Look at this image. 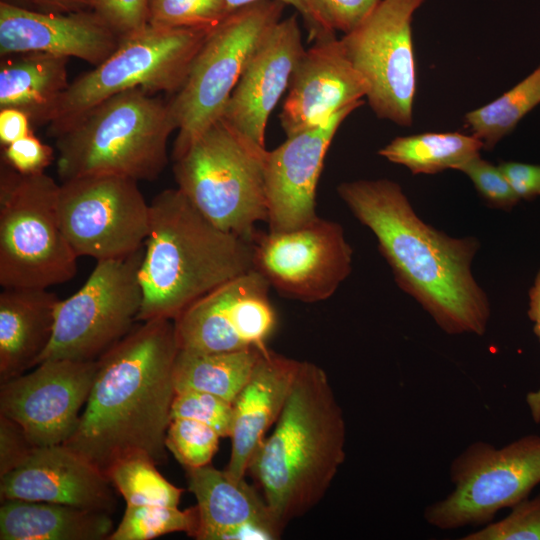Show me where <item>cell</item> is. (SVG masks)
Instances as JSON below:
<instances>
[{
  "label": "cell",
  "mask_w": 540,
  "mask_h": 540,
  "mask_svg": "<svg viewBox=\"0 0 540 540\" xmlns=\"http://www.w3.org/2000/svg\"><path fill=\"white\" fill-rule=\"evenodd\" d=\"M179 349L173 320L134 326L98 358L79 425L64 445L107 477L117 463L132 457L165 464Z\"/></svg>",
  "instance_id": "cell-1"
},
{
  "label": "cell",
  "mask_w": 540,
  "mask_h": 540,
  "mask_svg": "<svg viewBox=\"0 0 540 540\" xmlns=\"http://www.w3.org/2000/svg\"><path fill=\"white\" fill-rule=\"evenodd\" d=\"M337 192L375 235L398 286L444 332L485 333L490 302L471 267L480 247L478 239L454 238L424 222L392 180L342 182Z\"/></svg>",
  "instance_id": "cell-2"
},
{
  "label": "cell",
  "mask_w": 540,
  "mask_h": 540,
  "mask_svg": "<svg viewBox=\"0 0 540 540\" xmlns=\"http://www.w3.org/2000/svg\"><path fill=\"white\" fill-rule=\"evenodd\" d=\"M345 440L343 411L326 372L301 361L274 429L248 469L284 527L325 496L345 460Z\"/></svg>",
  "instance_id": "cell-3"
},
{
  "label": "cell",
  "mask_w": 540,
  "mask_h": 540,
  "mask_svg": "<svg viewBox=\"0 0 540 540\" xmlns=\"http://www.w3.org/2000/svg\"><path fill=\"white\" fill-rule=\"evenodd\" d=\"M252 268L250 242L215 226L178 188L166 189L150 203L138 320L174 321L195 301Z\"/></svg>",
  "instance_id": "cell-4"
},
{
  "label": "cell",
  "mask_w": 540,
  "mask_h": 540,
  "mask_svg": "<svg viewBox=\"0 0 540 540\" xmlns=\"http://www.w3.org/2000/svg\"><path fill=\"white\" fill-rule=\"evenodd\" d=\"M176 129L169 101L143 89L116 94L54 135L57 173L62 182L93 175L153 181L168 163Z\"/></svg>",
  "instance_id": "cell-5"
},
{
  "label": "cell",
  "mask_w": 540,
  "mask_h": 540,
  "mask_svg": "<svg viewBox=\"0 0 540 540\" xmlns=\"http://www.w3.org/2000/svg\"><path fill=\"white\" fill-rule=\"evenodd\" d=\"M266 153L221 118L174 159L178 189L215 226L250 242L268 217Z\"/></svg>",
  "instance_id": "cell-6"
},
{
  "label": "cell",
  "mask_w": 540,
  "mask_h": 540,
  "mask_svg": "<svg viewBox=\"0 0 540 540\" xmlns=\"http://www.w3.org/2000/svg\"><path fill=\"white\" fill-rule=\"evenodd\" d=\"M59 185L45 173L26 175L5 162L0 173V285L42 288L69 281L77 259L57 211Z\"/></svg>",
  "instance_id": "cell-7"
},
{
  "label": "cell",
  "mask_w": 540,
  "mask_h": 540,
  "mask_svg": "<svg viewBox=\"0 0 540 540\" xmlns=\"http://www.w3.org/2000/svg\"><path fill=\"white\" fill-rule=\"evenodd\" d=\"M213 28L147 24L122 36L112 54L69 84L49 117V133L54 136L96 104L131 89L175 94Z\"/></svg>",
  "instance_id": "cell-8"
},
{
  "label": "cell",
  "mask_w": 540,
  "mask_h": 540,
  "mask_svg": "<svg viewBox=\"0 0 540 540\" xmlns=\"http://www.w3.org/2000/svg\"><path fill=\"white\" fill-rule=\"evenodd\" d=\"M285 4L263 0L233 10L209 33L181 88L169 100L178 131L173 159L213 123L266 34L282 19Z\"/></svg>",
  "instance_id": "cell-9"
},
{
  "label": "cell",
  "mask_w": 540,
  "mask_h": 540,
  "mask_svg": "<svg viewBox=\"0 0 540 540\" xmlns=\"http://www.w3.org/2000/svg\"><path fill=\"white\" fill-rule=\"evenodd\" d=\"M450 479L452 492L425 508L426 522L441 530L487 524L540 483V436L502 447L476 441L452 461Z\"/></svg>",
  "instance_id": "cell-10"
},
{
  "label": "cell",
  "mask_w": 540,
  "mask_h": 540,
  "mask_svg": "<svg viewBox=\"0 0 540 540\" xmlns=\"http://www.w3.org/2000/svg\"><path fill=\"white\" fill-rule=\"evenodd\" d=\"M143 254L144 247L126 258L97 261L82 287L59 301L53 335L38 364L97 360L132 330L143 301Z\"/></svg>",
  "instance_id": "cell-11"
},
{
  "label": "cell",
  "mask_w": 540,
  "mask_h": 540,
  "mask_svg": "<svg viewBox=\"0 0 540 540\" xmlns=\"http://www.w3.org/2000/svg\"><path fill=\"white\" fill-rule=\"evenodd\" d=\"M137 182L123 176L93 175L59 185V221L78 257L121 259L144 247L150 204Z\"/></svg>",
  "instance_id": "cell-12"
},
{
  "label": "cell",
  "mask_w": 540,
  "mask_h": 540,
  "mask_svg": "<svg viewBox=\"0 0 540 540\" xmlns=\"http://www.w3.org/2000/svg\"><path fill=\"white\" fill-rule=\"evenodd\" d=\"M425 0H382L354 30L340 39L344 52L368 85L374 113L411 126L416 64L411 21Z\"/></svg>",
  "instance_id": "cell-13"
},
{
  "label": "cell",
  "mask_w": 540,
  "mask_h": 540,
  "mask_svg": "<svg viewBox=\"0 0 540 540\" xmlns=\"http://www.w3.org/2000/svg\"><path fill=\"white\" fill-rule=\"evenodd\" d=\"M252 267L282 295L302 302L331 297L352 270L343 227L319 216L287 231L256 232Z\"/></svg>",
  "instance_id": "cell-14"
},
{
  "label": "cell",
  "mask_w": 540,
  "mask_h": 540,
  "mask_svg": "<svg viewBox=\"0 0 540 540\" xmlns=\"http://www.w3.org/2000/svg\"><path fill=\"white\" fill-rule=\"evenodd\" d=\"M270 288L253 268L216 287L174 320L179 348L201 353L266 348L277 325Z\"/></svg>",
  "instance_id": "cell-15"
},
{
  "label": "cell",
  "mask_w": 540,
  "mask_h": 540,
  "mask_svg": "<svg viewBox=\"0 0 540 540\" xmlns=\"http://www.w3.org/2000/svg\"><path fill=\"white\" fill-rule=\"evenodd\" d=\"M99 362L47 360L0 383V415L25 431L35 447L64 444L76 431Z\"/></svg>",
  "instance_id": "cell-16"
},
{
  "label": "cell",
  "mask_w": 540,
  "mask_h": 540,
  "mask_svg": "<svg viewBox=\"0 0 540 540\" xmlns=\"http://www.w3.org/2000/svg\"><path fill=\"white\" fill-rule=\"evenodd\" d=\"M363 103L341 109L325 123L291 137L265 157L267 222L271 231L304 226L318 217L316 191L329 146L342 122Z\"/></svg>",
  "instance_id": "cell-17"
},
{
  "label": "cell",
  "mask_w": 540,
  "mask_h": 540,
  "mask_svg": "<svg viewBox=\"0 0 540 540\" xmlns=\"http://www.w3.org/2000/svg\"><path fill=\"white\" fill-rule=\"evenodd\" d=\"M368 85L347 58L340 39L314 41L291 76L279 115L286 137L315 128L333 114L364 103Z\"/></svg>",
  "instance_id": "cell-18"
},
{
  "label": "cell",
  "mask_w": 540,
  "mask_h": 540,
  "mask_svg": "<svg viewBox=\"0 0 540 540\" xmlns=\"http://www.w3.org/2000/svg\"><path fill=\"white\" fill-rule=\"evenodd\" d=\"M109 478L64 444L36 447L0 477L1 501L25 500L113 513L117 497Z\"/></svg>",
  "instance_id": "cell-19"
},
{
  "label": "cell",
  "mask_w": 540,
  "mask_h": 540,
  "mask_svg": "<svg viewBox=\"0 0 540 540\" xmlns=\"http://www.w3.org/2000/svg\"><path fill=\"white\" fill-rule=\"evenodd\" d=\"M121 37L93 10L58 13L0 2V54L42 52L78 58L94 66L117 48Z\"/></svg>",
  "instance_id": "cell-20"
},
{
  "label": "cell",
  "mask_w": 540,
  "mask_h": 540,
  "mask_svg": "<svg viewBox=\"0 0 540 540\" xmlns=\"http://www.w3.org/2000/svg\"><path fill=\"white\" fill-rule=\"evenodd\" d=\"M297 14L281 19L266 34L247 63L222 118L265 147L268 118L304 53Z\"/></svg>",
  "instance_id": "cell-21"
},
{
  "label": "cell",
  "mask_w": 540,
  "mask_h": 540,
  "mask_svg": "<svg viewBox=\"0 0 540 540\" xmlns=\"http://www.w3.org/2000/svg\"><path fill=\"white\" fill-rule=\"evenodd\" d=\"M196 499L197 540H276L285 527L245 479L210 464L184 468Z\"/></svg>",
  "instance_id": "cell-22"
},
{
  "label": "cell",
  "mask_w": 540,
  "mask_h": 540,
  "mask_svg": "<svg viewBox=\"0 0 540 540\" xmlns=\"http://www.w3.org/2000/svg\"><path fill=\"white\" fill-rule=\"evenodd\" d=\"M301 361L261 349L251 376L233 402L231 453L226 472L243 479L250 462L278 420Z\"/></svg>",
  "instance_id": "cell-23"
},
{
  "label": "cell",
  "mask_w": 540,
  "mask_h": 540,
  "mask_svg": "<svg viewBox=\"0 0 540 540\" xmlns=\"http://www.w3.org/2000/svg\"><path fill=\"white\" fill-rule=\"evenodd\" d=\"M59 301L42 288L0 293V383L38 364L51 341Z\"/></svg>",
  "instance_id": "cell-24"
},
{
  "label": "cell",
  "mask_w": 540,
  "mask_h": 540,
  "mask_svg": "<svg viewBox=\"0 0 540 540\" xmlns=\"http://www.w3.org/2000/svg\"><path fill=\"white\" fill-rule=\"evenodd\" d=\"M114 529L110 514L101 511L49 502L1 501V540H104Z\"/></svg>",
  "instance_id": "cell-25"
},
{
  "label": "cell",
  "mask_w": 540,
  "mask_h": 540,
  "mask_svg": "<svg viewBox=\"0 0 540 540\" xmlns=\"http://www.w3.org/2000/svg\"><path fill=\"white\" fill-rule=\"evenodd\" d=\"M69 58L42 52L3 57L0 66V108H17L31 122L47 124L69 86Z\"/></svg>",
  "instance_id": "cell-26"
},
{
  "label": "cell",
  "mask_w": 540,
  "mask_h": 540,
  "mask_svg": "<svg viewBox=\"0 0 540 540\" xmlns=\"http://www.w3.org/2000/svg\"><path fill=\"white\" fill-rule=\"evenodd\" d=\"M260 350L201 353L179 349L173 367L175 390L207 392L233 403L249 380Z\"/></svg>",
  "instance_id": "cell-27"
},
{
  "label": "cell",
  "mask_w": 540,
  "mask_h": 540,
  "mask_svg": "<svg viewBox=\"0 0 540 540\" xmlns=\"http://www.w3.org/2000/svg\"><path fill=\"white\" fill-rule=\"evenodd\" d=\"M482 148L483 142L474 135L428 132L396 137L378 153L413 174H436L446 169L457 170L479 156Z\"/></svg>",
  "instance_id": "cell-28"
},
{
  "label": "cell",
  "mask_w": 540,
  "mask_h": 540,
  "mask_svg": "<svg viewBox=\"0 0 540 540\" xmlns=\"http://www.w3.org/2000/svg\"><path fill=\"white\" fill-rule=\"evenodd\" d=\"M539 103L540 66L499 98L468 112L465 122L484 149L491 150Z\"/></svg>",
  "instance_id": "cell-29"
},
{
  "label": "cell",
  "mask_w": 540,
  "mask_h": 540,
  "mask_svg": "<svg viewBox=\"0 0 540 540\" xmlns=\"http://www.w3.org/2000/svg\"><path fill=\"white\" fill-rule=\"evenodd\" d=\"M146 457H132L117 463L108 478L127 505L178 506L183 489L170 483Z\"/></svg>",
  "instance_id": "cell-30"
},
{
  "label": "cell",
  "mask_w": 540,
  "mask_h": 540,
  "mask_svg": "<svg viewBox=\"0 0 540 540\" xmlns=\"http://www.w3.org/2000/svg\"><path fill=\"white\" fill-rule=\"evenodd\" d=\"M198 526L196 506L126 505L123 517L108 540H149L174 532L193 537Z\"/></svg>",
  "instance_id": "cell-31"
},
{
  "label": "cell",
  "mask_w": 540,
  "mask_h": 540,
  "mask_svg": "<svg viewBox=\"0 0 540 540\" xmlns=\"http://www.w3.org/2000/svg\"><path fill=\"white\" fill-rule=\"evenodd\" d=\"M233 10L225 0H149L147 24L163 28H213Z\"/></svg>",
  "instance_id": "cell-32"
},
{
  "label": "cell",
  "mask_w": 540,
  "mask_h": 540,
  "mask_svg": "<svg viewBox=\"0 0 540 540\" xmlns=\"http://www.w3.org/2000/svg\"><path fill=\"white\" fill-rule=\"evenodd\" d=\"M221 436L210 426L188 418L171 419L166 447L184 468L210 464Z\"/></svg>",
  "instance_id": "cell-33"
},
{
  "label": "cell",
  "mask_w": 540,
  "mask_h": 540,
  "mask_svg": "<svg viewBox=\"0 0 540 540\" xmlns=\"http://www.w3.org/2000/svg\"><path fill=\"white\" fill-rule=\"evenodd\" d=\"M463 540H540V493L511 507L503 519L468 533Z\"/></svg>",
  "instance_id": "cell-34"
},
{
  "label": "cell",
  "mask_w": 540,
  "mask_h": 540,
  "mask_svg": "<svg viewBox=\"0 0 540 540\" xmlns=\"http://www.w3.org/2000/svg\"><path fill=\"white\" fill-rule=\"evenodd\" d=\"M174 418L202 422L212 427L221 437H230L233 403L207 392L178 391L171 408V419Z\"/></svg>",
  "instance_id": "cell-35"
},
{
  "label": "cell",
  "mask_w": 540,
  "mask_h": 540,
  "mask_svg": "<svg viewBox=\"0 0 540 540\" xmlns=\"http://www.w3.org/2000/svg\"><path fill=\"white\" fill-rule=\"evenodd\" d=\"M457 170L469 177L489 206L510 211L520 201L499 166L482 159L480 155L460 165Z\"/></svg>",
  "instance_id": "cell-36"
},
{
  "label": "cell",
  "mask_w": 540,
  "mask_h": 540,
  "mask_svg": "<svg viewBox=\"0 0 540 540\" xmlns=\"http://www.w3.org/2000/svg\"><path fill=\"white\" fill-rule=\"evenodd\" d=\"M149 0H95L93 11L120 37L147 25Z\"/></svg>",
  "instance_id": "cell-37"
},
{
  "label": "cell",
  "mask_w": 540,
  "mask_h": 540,
  "mask_svg": "<svg viewBox=\"0 0 540 540\" xmlns=\"http://www.w3.org/2000/svg\"><path fill=\"white\" fill-rule=\"evenodd\" d=\"M53 158V149L33 133L3 148V161L17 172L26 175L44 173Z\"/></svg>",
  "instance_id": "cell-38"
},
{
  "label": "cell",
  "mask_w": 540,
  "mask_h": 540,
  "mask_svg": "<svg viewBox=\"0 0 540 540\" xmlns=\"http://www.w3.org/2000/svg\"><path fill=\"white\" fill-rule=\"evenodd\" d=\"M327 24L344 34L358 27L382 0H314Z\"/></svg>",
  "instance_id": "cell-39"
},
{
  "label": "cell",
  "mask_w": 540,
  "mask_h": 540,
  "mask_svg": "<svg viewBox=\"0 0 540 540\" xmlns=\"http://www.w3.org/2000/svg\"><path fill=\"white\" fill-rule=\"evenodd\" d=\"M35 448L20 425L0 415V477L20 466Z\"/></svg>",
  "instance_id": "cell-40"
},
{
  "label": "cell",
  "mask_w": 540,
  "mask_h": 540,
  "mask_svg": "<svg viewBox=\"0 0 540 540\" xmlns=\"http://www.w3.org/2000/svg\"><path fill=\"white\" fill-rule=\"evenodd\" d=\"M231 10L263 0H225ZM293 7L299 13L313 41L335 37V31L327 24L314 0H276Z\"/></svg>",
  "instance_id": "cell-41"
},
{
  "label": "cell",
  "mask_w": 540,
  "mask_h": 540,
  "mask_svg": "<svg viewBox=\"0 0 540 540\" xmlns=\"http://www.w3.org/2000/svg\"><path fill=\"white\" fill-rule=\"evenodd\" d=\"M498 166L520 200L540 197V165L509 161Z\"/></svg>",
  "instance_id": "cell-42"
},
{
  "label": "cell",
  "mask_w": 540,
  "mask_h": 540,
  "mask_svg": "<svg viewBox=\"0 0 540 540\" xmlns=\"http://www.w3.org/2000/svg\"><path fill=\"white\" fill-rule=\"evenodd\" d=\"M31 119L17 108H0V143L3 147L29 135Z\"/></svg>",
  "instance_id": "cell-43"
},
{
  "label": "cell",
  "mask_w": 540,
  "mask_h": 540,
  "mask_svg": "<svg viewBox=\"0 0 540 540\" xmlns=\"http://www.w3.org/2000/svg\"><path fill=\"white\" fill-rule=\"evenodd\" d=\"M528 298L527 314L533 323L534 333L540 340V270L537 272L529 289ZM526 403L534 422L540 423V386L535 391L527 393Z\"/></svg>",
  "instance_id": "cell-44"
},
{
  "label": "cell",
  "mask_w": 540,
  "mask_h": 540,
  "mask_svg": "<svg viewBox=\"0 0 540 540\" xmlns=\"http://www.w3.org/2000/svg\"><path fill=\"white\" fill-rule=\"evenodd\" d=\"M46 12L72 13L93 10L95 0H31Z\"/></svg>",
  "instance_id": "cell-45"
}]
</instances>
